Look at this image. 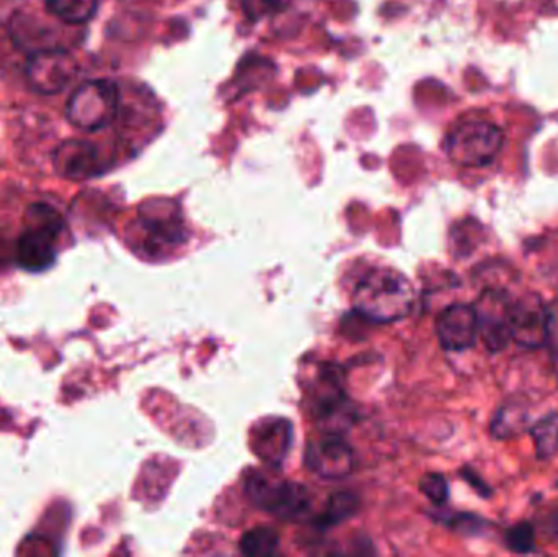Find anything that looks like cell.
Here are the masks:
<instances>
[{"label":"cell","mask_w":558,"mask_h":557,"mask_svg":"<svg viewBox=\"0 0 558 557\" xmlns=\"http://www.w3.org/2000/svg\"><path fill=\"white\" fill-rule=\"evenodd\" d=\"M526 425L527 412L524 411L523 405L511 402V404H507L498 411L494 425H492V432H494L495 437L505 440V438L520 435L526 428Z\"/></svg>","instance_id":"2e32d148"},{"label":"cell","mask_w":558,"mask_h":557,"mask_svg":"<svg viewBox=\"0 0 558 557\" xmlns=\"http://www.w3.org/2000/svg\"><path fill=\"white\" fill-rule=\"evenodd\" d=\"M500 128L488 121H468L456 128L446 141V153L461 167H485L494 162L504 146Z\"/></svg>","instance_id":"5b68a950"},{"label":"cell","mask_w":558,"mask_h":557,"mask_svg":"<svg viewBox=\"0 0 558 557\" xmlns=\"http://www.w3.org/2000/svg\"><path fill=\"white\" fill-rule=\"evenodd\" d=\"M420 489L436 506H442L449 497L448 481L442 474H426L420 483Z\"/></svg>","instance_id":"d6986e66"},{"label":"cell","mask_w":558,"mask_h":557,"mask_svg":"<svg viewBox=\"0 0 558 557\" xmlns=\"http://www.w3.org/2000/svg\"><path fill=\"white\" fill-rule=\"evenodd\" d=\"M25 75L29 87L38 94H61L77 75V61L62 46L38 49L26 58Z\"/></svg>","instance_id":"8992f818"},{"label":"cell","mask_w":558,"mask_h":557,"mask_svg":"<svg viewBox=\"0 0 558 557\" xmlns=\"http://www.w3.org/2000/svg\"><path fill=\"white\" fill-rule=\"evenodd\" d=\"M279 0H241L242 10L251 20L264 19L277 9Z\"/></svg>","instance_id":"ffe728a7"},{"label":"cell","mask_w":558,"mask_h":557,"mask_svg":"<svg viewBox=\"0 0 558 557\" xmlns=\"http://www.w3.org/2000/svg\"><path fill=\"white\" fill-rule=\"evenodd\" d=\"M120 107V90L110 78H95L78 85L65 105V118L82 131H98L113 123Z\"/></svg>","instance_id":"3957f363"},{"label":"cell","mask_w":558,"mask_h":557,"mask_svg":"<svg viewBox=\"0 0 558 557\" xmlns=\"http://www.w3.org/2000/svg\"><path fill=\"white\" fill-rule=\"evenodd\" d=\"M45 9L65 25L77 26L94 19L98 0H45Z\"/></svg>","instance_id":"4fadbf2b"},{"label":"cell","mask_w":558,"mask_h":557,"mask_svg":"<svg viewBox=\"0 0 558 557\" xmlns=\"http://www.w3.org/2000/svg\"><path fill=\"white\" fill-rule=\"evenodd\" d=\"M305 464L324 480H341L353 471L354 455L338 434H325L312 440L305 450Z\"/></svg>","instance_id":"9c48e42d"},{"label":"cell","mask_w":558,"mask_h":557,"mask_svg":"<svg viewBox=\"0 0 558 557\" xmlns=\"http://www.w3.org/2000/svg\"><path fill=\"white\" fill-rule=\"evenodd\" d=\"M64 219L52 206L35 203L25 213V231L16 242V262L26 271L48 270L56 261V241Z\"/></svg>","instance_id":"7a4b0ae2"},{"label":"cell","mask_w":558,"mask_h":557,"mask_svg":"<svg viewBox=\"0 0 558 557\" xmlns=\"http://www.w3.org/2000/svg\"><path fill=\"white\" fill-rule=\"evenodd\" d=\"M478 320V336L490 352H501L511 340V303L500 290H487L475 304Z\"/></svg>","instance_id":"52a82bcc"},{"label":"cell","mask_w":558,"mask_h":557,"mask_svg":"<svg viewBox=\"0 0 558 557\" xmlns=\"http://www.w3.org/2000/svg\"><path fill=\"white\" fill-rule=\"evenodd\" d=\"M279 549V535L270 526H257L245 533L241 540V552L245 556L267 557L277 555Z\"/></svg>","instance_id":"9a60e30c"},{"label":"cell","mask_w":558,"mask_h":557,"mask_svg":"<svg viewBox=\"0 0 558 557\" xmlns=\"http://www.w3.org/2000/svg\"><path fill=\"white\" fill-rule=\"evenodd\" d=\"M547 346L558 360V298L547 304Z\"/></svg>","instance_id":"44dd1931"},{"label":"cell","mask_w":558,"mask_h":557,"mask_svg":"<svg viewBox=\"0 0 558 557\" xmlns=\"http://www.w3.org/2000/svg\"><path fill=\"white\" fill-rule=\"evenodd\" d=\"M439 342L449 352H464L478 337L477 313L469 304H452L442 311L436 323Z\"/></svg>","instance_id":"8fae6325"},{"label":"cell","mask_w":558,"mask_h":557,"mask_svg":"<svg viewBox=\"0 0 558 557\" xmlns=\"http://www.w3.org/2000/svg\"><path fill=\"white\" fill-rule=\"evenodd\" d=\"M511 340L526 349H541L547 342V304L539 294H526L510 311Z\"/></svg>","instance_id":"ba28073f"},{"label":"cell","mask_w":558,"mask_h":557,"mask_svg":"<svg viewBox=\"0 0 558 557\" xmlns=\"http://www.w3.org/2000/svg\"><path fill=\"white\" fill-rule=\"evenodd\" d=\"M52 166L68 180H87L104 172V157L94 143L65 140L52 153Z\"/></svg>","instance_id":"30bf717a"},{"label":"cell","mask_w":558,"mask_h":557,"mask_svg":"<svg viewBox=\"0 0 558 557\" xmlns=\"http://www.w3.org/2000/svg\"><path fill=\"white\" fill-rule=\"evenodd\" d=\"M541 460H549L558 453V414L541 419L531 431Z\"/></svg>","instance_id":"e0dca14e"},{"label":"cell","mask_w":558,"mask_h":557,"mask_svg":"<svg viewBox=\"0 0 558 557\" xmlns=\"http://www.w3.org/2000/svg\"><path fill=\"white\" fill-rule=\"evenodd\" d=\"M360 509V499L353 493H337L328 497L324 512L318 517L317 526L330 529L340 525L344 520L351 519Z\"/></svg>","instance_id":"5bb4252c"},{"label":"cell","mask_w":558,"mask_h":557,"mask_svg":"<svg viewBox=\"0 0 558 557\" xmlns=\"http://www.w3.org/2000/svg\"><path fill=\"white\" fill-rule=\"evenodd\" d=\"M415 290L409 278L392 268L367 271L354 288V310L374 323H396L409 316Z\"/></svg>","instance_id":"6da1fadb"},{"label":"cell","mask_w":558,"mask_h":557,"mask_svg":"<svg viewBox=\"0 0 558 557\" xmlns=\"http://www.w3.org/2000/svg\"><path fill=\"white\" fill-rule=\"evenodd\" d=\"M248 499L265 512L282 520L305 519L311 513L312 499L307 487L291 481L271 480L264 473H254L245 483Z\"/></svg>","instance_id":"277c9868"},{"label":"cell","mask_w":558,"mask_h":557,"mask_svg":"<svg viewBox=\"0 0 558 557\" xmlns=\"http://www.w3.org/2000/svg\"><path fill=\"white\" fill-rule=\"evenodd\" d=\"M291 425L279 419V421L267 422L265 427L257 428L254 448L265 463L278 467L291 448Z\"/></svg>","instance_id":"7c38bea8"},{"label":"cell","mask_w":558,"mask_h":557,"mask_svg":"<svg viewBox=\"0 0 558 557\" xmlns=\"http://www.w3.org/2000/svg\"><path fill=\"white\" fill-rule=\"evenodd\" d=\"M508 548L518 555H527L536 548V532L530 522L517 523L505 535Z\"/></svg>","instance_id":"ac0fdd59"}]
</instances>
